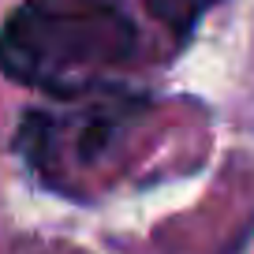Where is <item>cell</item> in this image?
<instances>
[{
  "label": "cell",
  "instance_id": "6da1fadb",
  "mask_svg": "<svg viewBox=\"0 0 254 254\" xmlns=\"http://www.w3.org/2000/svg\"><path fill=\"white\" fill-rule=\"evenodd\" d=\"M138 45L127 0H23L0 26V75L19 86L75 94Z\"/></svg>",
  "mask_w": 254,
  "mask_h": 254
}]
</instances>
